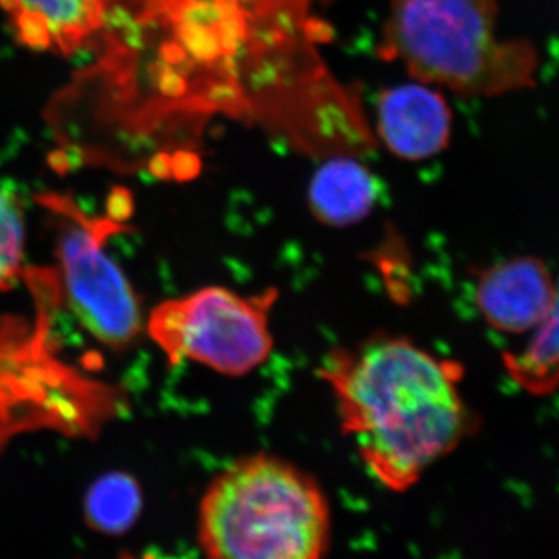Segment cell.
<instances>
[{
	"mask_svg": "<svg viewBox=\"0 0 559 559\" xmlns=\"http://www.w3.org/2000/svg\"><path fill=\"white\" fill-rule=\"evenodd\" d=\"M555 290L546 264L524 257L485 271L477 283L476 304L492 329L520 334L536 329L547 318Z\"/></svg>",
	"mask_w": 559,
	"mask_h": 559,
	"instance_id": "cell-7",
	"label": "cell"
},
{
	"mask_svg": "<svg viewBox=\"0 0 559 559\" xmlns=\"http://www.w3.org/2000/svg\"><path fill=\"white\" fill-rule=\"evenodd\" d=\"M246 0H142L108 40L100 70L112 110L131 131L215 112L246 116L241 61L248 39Z\"/></svg>",
	"mask_w": 559,
	"mask_h": 559,
	"instance_id": "cell-2",
	"label": "cell"
},
{
	"mask_svg": "<svg viewBox=\"0 0 559 559\" xmlns=\"http://www.w3.org/2000/svg\"><path fill=\"white\" fill-rule=\"evenodd\" d=\"M326 159L311 179L308 191L311 215L330 227L360 223L377 204V179L356 156L342 154Z\"/></svg>",
	"mask_w": 559,
	"mask_h": 559,
	"instance_id": "cell-10",
	"label": "cell"
},
{
	"mask_svg": "<svg viewBox=\"0 0 559 559\" xmlns=\"http://www.w3.org/2000/svg\"><path fill=\"white\" fill-rule=\"evenodd\" d=\"M261 5L282 11L286 16L297 21L312 20L311 9L314 0H257Z\"/></svg>",
	"mask_w": 559,
	"mask_h": 559,
	"instance_id": "cell-14",
	"label": "cell"
},
{
	"mask_svg": "<svg viewBox=\"0 0 559 559\" xmlns=\"http://www.w3.org/2000/svg\"><path fill=\"white\" fill-rule=\"evenodd\" d=\"M44 204L60 216L58 259L72 311L92 336L124 347L142 325L138 297L105 249L114 221L91 219L69 198L47 194Z\"/></svg>",
	"mask_w": 559,
	"mask_h": 559,
	"instance_id": "cell-6",
	"label": "cell"
},
{
	"mask_svg": "<svg viewBox=\"0 0 559 559\" xmlns=\"http://www.w3.org/2000/svg\"><path fill=\"white\" fill-rule=\"evenodd\" d=\"M142 489L127 473H108L94 481L84 500L86 521L105 535H123L142 511Z\"/></svg>",
	"mask_w": 559,
	"mask_h": 559,
	"instance_id": "cell-11",
	"label": "cell"
},
{
	"mask_svg": "<svg viewBox=\"0 0 559 559\" xmlns=\"http://www.w3.org/2000/svg\"><path fill=\"white\" fill-rule=\"evenodd\" d=\"M319 374L336 401L342 432L371 477L390 491L417 485L468 430L459 364L406 337L374 336L331 349Z\"/></svg>",
	"mask_w": 559,
	"mask_h": 559,
	"instance_id": "cell-1",
	"label": "cell"
},
{
	"mask_svg": "<svg viewBox=\"0 0 559 559\" xmlns=\"http://www.w3.org/2000/svg\"><path fill=\"white\" fill-rule=\"evenodd\" d=\"M114 0H0L14 36L32 50L72 55L100 35Z\"/></svg>",
	"mask_w": 559,
	"mask_h": 559,
	"instance_id": "cell-9",
	"label": "cell"
},
{
	"mask_svg": "<svg viewBox=\"0 0 559 559\" xmlns=\"http://www.w3.org/2000/svg\"><path fill=\"white\" fill-rule=\"evenodd\" d=\"M498 0H390L378 53L419 83L466 95L535 86L538 51L530 40L500 39Z\"/></svg>",
	"mask_w": 559,
	"mask_h": 559,
	"instance_id": "cell-4",
	"label": "cell"
},
{
	"mask_svg": "<svg viewBox=\"0 0 559 559\" xmlns=\"http://www.w3.org/2000/svg\"><path fill=\"white\" fill-rule=\"evenodd\" d=\"M24 215L13 194L0 189V293L16 282L24 260Z\"/></svg>",
	"mask_w": 559,
	"mask_h": 559,
	"instance_id": "cell-13",
	"label": "cell"
},
{
	"mask_svg": "<svg viewBox=\"0 0 559 559\" xmlns=\"http://www.w3.org/2000/svg\"><path fill=\"white\" fill-rule=\"evenodd\" d=\"M278 299L277 288L245 296L207 286L157 305L148 333L171 366L191 360L224 377H246L274 352L271 312Z\"/></svg>",
	"mask_w": 559,
	"mask_h": 559,
	"instance_id": "cell-5",
	"label": "cell"
},
{
	"mask_svg": "<svg viewBox=\"0 0 559 559\" xmlns=\"http://www.w3.org/2000/svg\"><path fill=\"white\" fill-rule=\"evenodd\" d=\"M331 509L299 466L259 452L238 459L205 489L198 539L215 559H318L331 546Z\"/></svg>",
	"mask_w": 559,
	"mask_h": 559,
	"instance_id": "cell-3",
	"label": "cell"
},
{
	"mask_svg": "<svg viewBox=\"0 0 559 559\" xmlns=\"http://www.w3.org/2000/svg\"><path fill=\"white\" fill-rule=\"evenodd\" d=\"M514 377L525 385H547L559 374V288L547 318L521 356L507 360Z\"/></svg>",
	"mask_w": 559,
	"mask_h": 559,
	"instance_id": "cell-12",
	"label": "cell"
},
{
	"mask_svg": "<svg viewBox=\"0 0 559 559\" xmlns=\"http://www.w3.org/2000/svg\"><path fill=\"white\" fill-rule=\"evenodd\" d=\"M451 128L450 106L425 83L392 87L378 102V135L400 159L436 156L450 143Z\"/></svg>",
	"mask_w": 559,
	"mask_h": 559,
	"instance_id": "cell-8",
	"label": "cell"
}]
</instances>
